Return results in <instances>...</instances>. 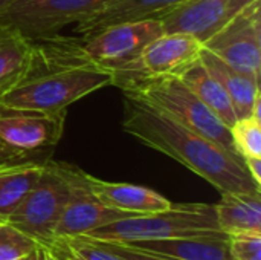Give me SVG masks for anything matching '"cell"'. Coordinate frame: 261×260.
<instances>
[{
	"mask_svg": "<svg viewBox=\"0 0 261 260\" xmlns=\"http://www.w3.org/2000/svg\"><path fill=\"white\" fill-rule=\"evenodd\" d=\"M26 260H58L57 259V254L49 248V247H44V245H37L35 250L26 257Z\"/></svg>",
	"mask_w": 261,
	"mask_h": 260,
	"instance_id": "28",
	"label": "cell"
},
{
	"mask_svg": "<svg viewBox=\"0 0 261 260\" xmlns=\"http://www.w3.org/2000/svg\"><path fill=\"white\" fill-rule=\"evenodd\" d=\"M229 250L234 260H261V234L229 236Z\"/></svg>",
	"mask_w": 261,
	"mask_h": 260,
	"instance_id": "24",
	"label": "cell"
},
{
	"mask_svg": "<svg viewBox=\"0 0 261 260\" xmlns=\"http://www.w3.org/2000/svg\"><path fill=\"white\" fill-rule=\"evenodd\" d=\"M220 231L214 205L171 204L170 208L154 213L135 215L98 227L84 238L109 242H138L170 239Z\"/></svg>",
	"mask_w": 261,
	"mask_h": 260,
	"instance_id": "3",
	"label": "cell"
},
{
	"mask_svg": "<svg viewBox=\"0 0 261 260\" xmlns=\"http://www.w3.org/2000/svg\"><path fill=\"white\" fill-rule=\"evenodd\" d=\"M234 152L242 158H261V98L254 104L252 113L239 118L229 127Z\"/></svg>",
	"mask_w": 261,
	"mask_h": 260,
	"instance_id": "21",
	"label": "cell"
},
{
	"mask_svg": "<svg viewBox=\"0 0 261 260\" xmlns=\"http://www.w3.org/2000/svg\"><path fill=\"white\" fill-rule=\"evenodd\" d=\"M179 78L228 127H231L236 123L237 115L228 93L225 92L223 86L217 81V78H214L206 70V67L200 63V60L196 61L193 66H190L187 70H184L179 75Z\"/></svg>",
	"mask_w": 261,
	"mask_h": 260,
	"instance_id": "18",
	"label": "cell"
},
{
	"mask_svg": "<svg viewBox=\"0 0 261 260\" xmlns=\"http://www.w3.org/2000/svg\"><path fill=\"white\" fill-rule=\"evenodd\" d=\"M125 245L174 260H234L229 250V236L223 231L138 241Z\"/></svg>",
	"mask_w": 261,
	"mask_h": 260,
	"instance_id": "13",
	"label": "cell"
},
{
	"mask_svg": "<svg viewBox=\"0 0 261 260\" xmlns=\"http://www.w3.org/2000/svg\"><path fill=\"white\" fill-rule=\"evenodd\" d=\"M200 63L223 86L232 103L237 120L249 116L252 113L254 104L261 98L260 81L245 72L237 70L206 49H203L200 54Z\"/></svg>",
	"mask_w": 261,
	"mask_h": 260,
	"instance_id": "16",
	"label": "cell"
},
{
	"mask_svg": "<svg viewBox=\"0 0 261 260\" xmlns=\"http://www.w3.org/2000/svg\"><path fill=\"white\" fill-rule=\"evenodd\" d=\"M112 86V70L96 63L78 37L58 34L31 40L28 66L0 97V106L61 112L78 100Z\"/></svg>",
	"mask_w": 261,
	"mask_h": 260,
	"instance_id": "1",
	"label": "cell"
},
{
	"mask_svg": "<svg viewBox=\"0 0 261 260\" xmlns=\"http://www.w3.org/2000/svg\"><path fill=\"white\" fill-rule=\"evenodd\" d=\"M187 2L188 0H116L104 9L75 23V32L81 38H87L115 23L162 18Z\"/></svg>",
	"mask_w": 261,
	"mask_h": 260,
	"instance_id": "14",
	"label": "cell"
},
{
	"mask_svg": "<svg viewBox=\"0 0 261 260\" xmlns=\"http://www.w3.org/2000/svg\"><path fill=\"white\" fill-rule=\"evenodd\" d=\"M203 49L260 81L261 0L251 3L210 37L203 43Z\"/></svg>",
	"mask_w": 261,
	"mask_h": 260,
	"instance_id": "8",
	"label": "cell"
},
{
	"mask_svg": "<svg viewBox=\"0 0 261 260\" xmlns=\"http://www.w3.org/2000/svg\"><path fill=\"white\" fill-rule=\"evenodd\" d=\"M164 32L161 18H142L110 25L81 40L84 51L96 63L115 69L136 58L145 46Z\"/></svg>",
	"mask_w": 261,
	"mask_h": 260,
	"instance_id": "11",
	"label": "cell"
},
{
	"mask_svg": "<svg viewBox=\"0 0 261 260\" xmlns=\"http://www.w3.org/2000/svg\"><path fill=\"white\" fill-rule=\"evenodd\" d=\"M69 193L70 184L63 164L47 159L38 182L5 222L50 248L54 230L69 199Z\"/></svg>",
	"mask_w": 261,
	"mask_h": 260,
	"instance_id": "5",
	"label": "cell"
},
{
	"mask_svg": "<svg viewBox=\"0 0 261 260\" xmlns=\"http://www.w3.org/2000/svg\"><path fill=\"white\" fill-rule=\"evenodd\" d=\"M37 245H40L37 241L14 228L8 222L0 224V260L26 259Z\"/></svg>",
	"mask_w": 261,
	"mask_h": 260,
	"instance_id": "23",
	"label": "cell"
},
{
	"mask_svg": "<svg viewBox=\"0 0 261 260\" xmlns=\"http://www.w3.org/2000/svg\"><path fill=\"white\" fill-rule=\"evenodd\" d=\"M64 260H75V259H72V257H69V256H64Z\"/></svg>",
	"mask_w": 261,
	"mask_h": 260,
	"instance_id": "30",
	"label": "cell"
},
{
	"mask_svg": "<svg viewBox=\"0 0 261 260\" xmlns=\"http://www.w3.org/2000/svg\"><path fill=\"white\" fill-rule=\"evenodd\" d=\"M243 162L254 182L261 187V158H245Z\"/></svg>",
	"mask_w": 261,
	"mask_h": 260,
	"instance_id": "27",
	"label": "cell"
},
{
	"mask_svg": "<svg viewBox=\"0 0 261 260\" xmlns=\"http://www.w3.org/2000/svg\"><path fill=\"white\" fill-rule=\"evenodd\" d=\"M23 260H26V259H23Z\"/></svg>",
	"mask_w": 261,
	"mask_h": 260,
	"instance_id": "33",
	"label": "cell"
},
{
	"mask_svg": "<svg viewBox=\"0 0 261 260\" xmlns=\"http://www.w3.org/2000/svg\"><path fill=\"white\" fill-rule=\"evenodd\" d=\"M86 182L92 190V193L106 207L133 213V215L162 211L170 208L173 204L158 192L142 185L109 182V181L98 179L89 173H86Z\"/></svg>",
	"mask_w": 261,
	"mask_h": 260,
	"instance_id": "15",
	"label": "cell"
},
{
	"mask_svg": "<svg viewBox=\"0 0 261 260\" xmlns=\"http://www.w3.org/2000/svg\"><path fill=\"white\" fill-rule=\"evenodd\" d=\"M2 222H3V221H2V219H0V224H2Z\"/></svg>",
	"mask_w": 261,
	"mask_h": 260,
	"instance_id": "32",
	"label": "cell"
},
{
	"mask_svg": "<svg viewBox=\"0 0 261 260\" xmlns=\"http://www.w3.org/2000/svg\"><path fill=\"white\" fill-rule=\"evenodd\" d=\"M50 158H41L34 156L29 153H23L20 150H15L9 147L6 143L0 139V167L6 166H15V164H24V162H46Z\"/></svg>",
	"mask_w": 261,
	"mask_h": 260,
	"instance_id": "26",
	"label": "cell"
},
{
	"mask_svg": "<svg viewBox=\"0 0 261 260\" xmlns=\"http://www.w3.org/2000/svg\"><path fill=\"white\" fill-rule=\"evenodd\" d=\"M31 54V40L18 29L0 23V97L23 75Z\"/></svg>",
	"mask_w": 261,
	"mask_h": 260,
	"instance_id": "20",
	"label": "cell"
},
{
	"mask_svg": "<svg viewBox=\"0 0 261 260\" xmlns=\"http://www.w3.org/2000/svg\"><path fill=\"white\" fill-rule=\"evenodd\" d=\"M9 2H11V0H0V12H2V9H3Z\"/></svg>",
	"mask_w": 261,
	"mask_h": 260,
	"instance_id": "29",
	"label": "cell"
},
{
	"mask_svg": "<svg viewBox=\"0 0 261 260\" xmlns=\"http://www.w3.org/2000/svg\"><path fill=\"white\" fill-rule=\"evenodd\" d=\"M50 250L64 253L75 260H125L102 247L98 241L80 236L54 242Z\"/></svg>",
	"mask_w": 261,
	"mask_h": 260,
	"instance_id": "22",
	"label": "cell"
},
{
	"mask_svg": "<svg viewBox=\"0 0 261 260\" xmlns=\"http://www.w3.org/2000/svg\"><path fill=\"white\" fill-rule=\"evenodd\" d=\"M66 116L67 110L40 112L3 107L0 112V139L23 153L50 158L64 133Z\"/></svg>",
	"mask_w": 261,
	"mask_h": 260,
	"instance_id": "9",
	"label": "cell"
},
{
	"mask_svg": "<svg viewBox=\"0 0 261 260\" xmlns=\"http://www.w3.org/2000/svg\"><path fill=\"white\" fill-rule=\"evenodd\" d=\"M255 0H188L162 17L165 32H184L202 44Z\"/></svg>",
	"mask_w": 261,
	"mask_h": 260,
	"instance_id": "12",
	"label": "cell"
},
{
	"mask_svg": "<svg viewBox=\"0 0 261 260\" xmlns=\"http://www.w3.org/2000/svg\"><path fill=\"white\" fill-rule=\"evenodd\" d=\"M122 93L153 106L182 126L234 152L229 127L213 113L179 77L136 81L125 86Z\"/></svg>",
	"mask_w": 261,
	"mask_h": 260,
	"instance_id": "4",
	"label": "cell"
},
{
	"mask_svg": "<svg viewBox=\"0 0 261 260\" xmlns=\"http://www.w3.org/2000/svg\"><path fill=\"white\" fill-rule=\"evenodd\" d=\"M116 0H11L0 12V23L35 40L58 34Z\"/></svg>",
	"mask_w": 261,
	"mask_h": 260,
	"instance_id": "7",
	"label": "cell"
},
{
	"mask_svg": "<svg viewBox=\"0 0 261 260\" xmlns=\"http://www.w3.org/2000/svg\"><path fill=\"white\" fill-rule=\"evenodd\" d=\"M102 247H106L107 250H110L112 253L118 254L119 257L125 260H174L165 256H159V254H153L144 250H138L133 247H128L125 244H119V242H109V241H98Z\"/></svg>",
	"mask_w": 261,
	"mask_h": 260,
	"instance_id": "25",
	"label": "cell"
},
{
	"mask_svg": "<svg viewBox=\"0 0 261 260\" xmlns=\"http://www.w3.org/2000/svg\"><path fill=\"white\" fill-rule=\"evenodd\" d=\"M2 109H3V107H2V106H0V112H2Z\"/></svg>",
	"mask_w": 261,
	"mask_h": 260,
	"instance_id": "31",
	"label": "cell"
},
{
	"mask_svg": "<svg viewBox=\"0 0 261 260\" xmlns=\"http://www.w3.org/2000/svg\"><path fill=\"white\" fill-rule=\"evenodd\" d=\"M122 104V130L144 146L173 158L222 195L261 192L236 152L223 149L135 97L124 95Z\"/></svg>",
	"mask_w": 261,
	"mask_h": 260,
	"instance_id": "2",
	"label": "cell"
},
{
	"mask_svg": "<svg viewBox=\"0 0 261 260\" xmlns=\"http://www.w3.org/2000/svg\"><path fill=\"white\" fill-rule=\"evenodd\" d=\"M61 164L70 184V193L54 230V242L80 238L113 221L135 216L133 213L106 207L89 188L84 170L72 164Z\"/></svg>",
	"mask_w": 261,
	"mask_h": 260,
	"instance_id": "10",
	"label": "cell"
},
{
	"mask_svg": "<svg viewBox=\"0 0 261 260\" xmlns=\"http://www.w3.org/2000/svg\"><path fill=\"white\" fill-rule=\"evenodd\" d=\"M202 51V41L190 34L164 32L145 46L136 58L110 69L112 86L122 90L125 86L142 80L179 77L200 60Z\"/></svg>",
	"mask_w": 261,
	"mask_h": 260,
	"instance_id": "6",
	"label": "cell"
},
{
	"mask_svg": "<svg viewBox=\"0 0 261 260\" xmlns=\"http://www.w3.org/2000/svg\"><path fill=\"white\" fill-rule=\"evenodd\" d=\"M214 211L220 231L228 236L261 234V192L223 193Z\"/></svg>",
	"mask_w": 261,
	"mask_h": 260,
	"instance_id": "17",
	"label": "cell"
},
{
	"mask_svg": "<svg viewBox=\"0 0 261 260\" xmlns=\"http://www.w3.org/2000/svg\"><path fill=\"white\" fill-rule=\"evenodd\" d=\"M44 162H24L0 167V219L5 222L34 188Z\"/></svg>",
	"mask_w": 261,
	"mask_h": 260,
	"instance_id": "19",
	"label": "cell"
}]
</instances>
